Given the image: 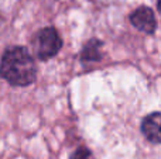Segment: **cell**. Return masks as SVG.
<instances>
[{"label": "cell", "instance_id": "5", "mask_svg": "<svg viewBox=\"0 0 161 159\" xmlns=\"http://www.w3.org/2000/svg\"><path fill=\"white\" fill-rule=\"evenodd\" d=\"M102 42L96 38H92L91 41H88L83 47V49L80 51V61L83 62H96L102 59Z\"/></svg>", "mask_w": 161, "mask_h": 159}, {"label": "cell", "instance_id": "4", "mask_svg": "<svg viewBox=\"0 0 161 159\" xmlns=\"http://www.w3.org/2000/svg\"><path fill=\"white\" fill-rule=\"evenodd\" d=\"M160 124L161 114L160 111H154L148 114L142 123V132L151 144H160Z\"/></svg>", "mask_w": 161, "mask_h": 159}, {"label": "cell", "instance_id": "1", "mask_svg": "<svg viewBox=\"0 0 161 159\" xmlns=\"http://www.w3.org/2000/svg\"><path fill=\"white\" fill-rule=\"evenodd\" d=\"M0 78L13 86L24 87L34 83L37 78L36 61L24 47H11L0 59Z\"/></svg>", "mask_w": 161, "mask_h": 159}, {"label": "cell", "instance_id": "2", "mask_svg": "<svg viewBox=\"0 0 161 159\" xmlns=\"http://www.w3.org/2000/svg\"><path fill=\"white\" fill-rule=\"evenodd\" d=\"M62 47V39L58 31L53 27H45L37 31L33 38L34 54L38 59L47 61L51 59L59 52Z\"/></svg>", "mask_w": 161, "mask_h": 159}, {"label": "cell", "instance_id": "3", "mask_svg": "<svg viewBox=\"0 0 161 159\" xmlns=\"http://www.w3.org/2000/svg\"><path fill=\"white\" fill-rule=\"evenodd\" d=\"M130 21L137 30L146 34H153L157 28V20L154 16V11L147 6H142V7L136 8L130 14Z\"/></svg>", "mask_w": 161, "mask_h": 159}, {"label": "cell", "instance_id": "6", "mask_svg": "<svg viewBox=\"0 0 161 159\" xmlns=\"http://www.w3.org/2000/svg\"><path fill=\"white\" fill-rule=\"evenodd\" d=\"M91 156H92L91 151H89L86 146H80V148H78L72 154L71 159H91Z\"/></svg>", "mask_w": 161, "mask_h": 159}]
</instances>
